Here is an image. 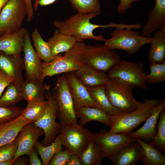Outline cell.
<instances>
[{
    "label": "cell",
    "mask_w": 165,
    "mask_h": 165,
    "mask_svg": "<svg viewBox=\"0 0 165 165\" xmlns=\"http://www.w3.org/2000/svg\"><path fill=\"white\" fill-rule=\"evenodd\" d=\"M79 156L82 165H101L104 158L101 147L92 138Z\"/></svg>",
    "instance_id": "27"
},
{
    "label": "cell",
    "mask_w": 165,
    "mask_h": 165,
    "mask_svg": "<svg viewBox=\"0 0 165 165\" xmlns=\"http://www.w3.org/2000/svg\"><path fill=\"white\" fill-rule=\"evenodd\" d=\"M86 88L98 107L108 115L115 116L125 114L111 104L106 94L103 85Z\"/></svg>",
    "instance_id": "24"
},
{
    "label": "cell",
    "mask_w": 165,
    "mask_h": 165,
    "mask_svg": "<svg viewBox=\"0 0 165 165\" xmlns=\"http://www.w3.org/2000/svg\"><path fill=\"white\" fill-rule=\"evenodd\" d=\"M141 145L144 152L141 160L144 165H165V156L158 149L150 143L143 141L138 138H135Z\"/></svg>",
    "instance_id": "28"
},
{
    "label": "cell",
    "mask_w": 165,
    "mask_h": 165,
    "mask_svg": "<svg viewBox=\"0 0 165 165\" xmlns=\"http://www.w3.org/2000/svg\"><path fill=\"white\" fill-rule=\"evenodd\" d=\"M144 156L143 149L136 140L126 145L107 157L114 165H135Z\"/></svg>",
    "instance_id": "14"
},
{
    "label": "cell",
    "mask_w": 165,
    "mask_h": 165,
    "mask_svg": "<svg viewBox=\"0 0 165 165\" xmlns=\"http://www.w3.org/2000/svg\"><path fill=\"white\" fill-rule=\"evenodd\" d=\"M24 108L16 105L0 106V125L11 121L21 115Z\"/></svg>",
    "instance_id": "36"
},
{
    "label": "cell",
    "mask_w": 165,
    "mask_h": 165,
    "mask_svg": "<svg viewBox=\"0 0 165 165\" xmlns=\"http://www.w3.org/2000/svg\"><path fill=\"white\" fill-rule=\"evenodd\" d=\"M162 100L145 99L134 111L117 116H110V133L129 134L145 121Z\"/></svg>",
    "instance_id": "3"
},
{
    "label": "cell",
    "mask_w": 165,
    "mask_h": 165,
    "mask_svg": "<svg viewBox=\"0 0 165 165\" xmlns=\"http://www.w3.org/2000/svg\"><path fill=\"white\" fill-rule=\"evenodd\" d=\"M75 37L64 34L57 29L47 41L54 56L70 49L79 40Z\"/></svg>",
    "instance_id": "25"
},
{
    "label": "cell",
    "mask_w": 165,
    "mask_h": 165,
    "mask_svg": "<svg viewBox=\"0 0 165 165\" xmlns=\"http://www.w3.org/2000/svg\"><path fill=\"white\" fill-rule=\"evenodd\" d=\"M31 37L35 50L41 60L45 62L52 61L54 56L49 43L42 38L37 28H35L33 30Z\"/></svg>",
    "instance_id": "30"
},
{
    "label": "cell",
    "mask_w": 165,
    "mask_h": 165,
    "mask_svg": "<svg viewBox=\"0 0 165 165\" xmlns=\"http://www.w3.org/2000/svg\"><path fill=\"white\" fill-rule=\"evenodd\" d=\"M17 147V137L11 142L1 146L0 162L13 159L16 154Z\"/></svg>",
    "instance_id": "37"
},
{
    "label": "cell",
    "mask_w": 165,
    "mask_h": 165,
    "mask_svg": "<svg viewBox=\"0 0 165 165\" xmlns=\"http://www.w3.org/2000/svg\"><path fill=\"white\" fill-rule=\"evenodd\" d=\"M100 14L92 13L82 14L77 13L63 21L55 20L53 26L62 33L73 36L78 40L92 39L104 41L106 39L102 34L96 35L93 31L98 28H106L110 27L122 28L123 24L111 22L106 25H98L92 23L91 20Z\"/></svg>",
    "instance_id": "1"
},
{
    "label": "cell",
    "mask_w": 165,
    "mask_h": 165,
    "mask_svg": "<svg viewBox=\"0 0 165 165\" xmlns=\"http://www.w3.org/2000/svg\"><path fill=\"white\" fill-rule=\"evenodd\" d=\"M40 78L24 79L21 85L23 100L28 102L44 100L46 92L50 89V85L43 84Z\"/></svg>",
    "instance_id": "20"
},
{
    "label": "cell",
    "mask_w": 165,
    "mask_h": 165,
    "mask_svg": "<svg viewBox=\"0 0 165 165\" xmlns=\"http://www.w3.org/2000/svg\"><path fill=\"white\" fill-rule=\"evenodd\" d=\"M27 30L22 27L15 32L0 35V51L16 56H21L23 51L25 35Z\"/></svg>",
    "instance_id": "18"
},
{
    "label": "cell",
    "mask_w": 165,
    "mask_h": 165,
    "mask_svg": "<svg viewBox=\"0 0 165 165\" xmlns=\"http://www.w3.org/2000/svg\"><path fill=\"white\" fill-rule=\"evenodd\" d=\"M66 165H82L79 156L72 154Z\"/></svg>",
    "instance_id": "45"
},
{
    "label": "cell",
    "mask_w": 165,
    "mask_h": 165,
    "mask_svg": "<svg viewBox=\"0 0 165 165\" xmlns=\"http://www.w3.org/2000/svg\"><path fill=\"white\" fill-rule=\"evenodd\" d=\"M27 15L24 0H9L0 12V35L20 30Z\"/></svg>",
    "instance_id": "9"
},
{
    "label": "cell",
    "mask_w": 165,
    "mask_h": 165,
    "mask_svg": "<svg viewBox=\"0 0 165 165\" xmlns=\"http://www.w3.org/2000/svg\"><path fill=\"white\" fill-rule=\"evenodd\" d=\"M72 154L67 149L62 150L55 154L50 160L49 165H66Z\"/></svg>",
    "instance_id": "38"
},
{
    "label": "cell",
    "mask_w": 165,
    "mask_h": 165,
    "mask_svg": "<svg viewBox=\"0 0 165 165\" xmlns=\"http://www.w3.org/2000/svg\"><path fill=\"white\" fill-rule=\"evenodd\" d=\"M165 109V99L162 100L160 103L155 108L149 116L145 121L144 125L137 130L129 134L131 138H138L149 143L155 137L156 124L160 115Z\"/></svg>",
    "instance_id": "17"
},
{
    "label": "cell",
    "mask_w": 165,
    "mask_h": 165,
    "mask_svg": "<svg viewBox=\"0 0 165 165\" xmlns=\"http://www.w3.org/2000/svg\"><path fill=\"white\" fill-rule=\"evenodd\" d=\"M92 138L101 147L104 158L136 140L135 138H131L128 133L112 134L104 129L97 133H93Z\"/></svg>",
    "instance_id": "12"
},
{
    "label": "cell",
    "mask_w": 165,
    "mask_h": 165,
    "mask_svg": "<svg viewBox=\"0 0 165 165\" xmlns=\"http://www.w3.org/2000/svg\"><path fill=\"white\" fill-rule=\"evenodd\" d=\"M44 134L43 130L36 126L33 122L29 123L24 126L16 137L18 147L13 160L20 156L27 155L38 138Z\"/></svg>",
    "instance_id": "15"
},
{
    "label": "cell",
    "mask_w": 165,
    "mask_h": 165,
    "mask_svg": "<svg viewBox=\"0 0 165 165\" xmlns=\"http://www.w3.org/2000/svg\"><path fill=\"white\" fill-rule=\"evenodd\" d=\"M35 146L40 156L43 165H48L54 155L64 148L59 134L57 136L54 141L49 145L44 146L38 141Z\"/></svg>",
    "instance_id": "29"
},
{
    "label": "cell",
    "mask_w": 165,
    "mask_h": 165,
    "mask_svg": "<svg viewBox=\"0 0 165 165\" xmlns=\"http://www.w3.org/2000/svg\"><path fill=\"white\" fill-rule=\"evenodd\" d=\"M9 0H0V12L2 9Z\"/></svg>",
    "instance_id": "47"
},
{
    "label": "cell",
    "mask_w": 165,
    "mask_h": 165,
    "mask_svg": "<svg viewBox=\"0 0 165 165\" xmlns=\"http://www.w3.org/2000/svg\"><path fill=\"white\" fill-rule=\"evenodd\" d=\"M76 116L79 119L80 124L83 126L92 121L101 122L105 125L110 126V116L97 107L85 106L76 110Z\"/></svg>",
    "instance_id": "23"
},
{
    "label": "cell",
    "mask_w": 165,
    "mask_h": 165,
    "mask_svg": "<svg viewBox=\"0 0 165 165\" xmlns=\"http://www.w3.org/2000/svg\"><path fill=\"white\" fill-rule=\"evenodd\" d=\"M73 72L82 83L87 87L103 86L109 79L106 72L86 64Z\"/></svg>",
    "instance_id": "21"
},
{
    "label": "cell",
    "mask_w": 165,
    "mask_h": 165,
    "mask_svg": "<svg viewBox=\"0 0 165 165\" xmlns=\"http://www.w3.org/2000/svg\"><path fill=\"white\" fill-rule=\"evenodd\" d=\"M46 97L47 103L44 113L42 117L34 123L37 127L42 129L45 136L41 143L47 146L54 140L59 134L60 123L56 121L57 118V105L56 99L50 89L47 91Z\"/></svg>",
    "instance_id": "10"
},
{
    "label": "cell",
    "mask_w": 165,
    "mask_h": 165,
    "mask_svg": "<svg viewBox=\"0 0 165 165\" xmlns=\"http://www.w3.org/2000/svg\"><path fill=\"white\" fill-rule=\"evenodd\" d=\"M0 69L5 75L12 78L14 81L21 85L24 79L23 58L6 54L0 51Z\"/></svg>",
    "instance_id": "19"
},
{
    "label": "cell",
    "mask_w": 165,
    "mask_h": 165,
    "mask_svg": "<svg viewBox=\"0 0 165 165\" xmlns=\"http://www.w3.org/2000/svg\"><path fill=\"white\" fill-rule=\"evenodd\" d=\"M86 45L83 40H79L64 55L60 53L49 62H42L40 79L44 80L47 76L73 72L79 69L86 64L84 59Z\"/></svg>",
    "instance_id": "2"
},
{
    "label": "cell",
    "mask_w": 165,
    "mask_h": 165,
    "mask_svg": "<svg viewBox=\"0 0 165 165\" xmlns=\"http://www.w3.org/2000/svg\"><path fill=\"white\" fill-rule=\"evenodd\" d=\"M47 103V100H45L28 102L21 115L28 121L35 122L43 115Z\"/></svg>",
    "instance_id": "32"
},
{
    "label": "cell",
    "mask_w": 165,
    "mask_h": 165,
    "mask_svg": "<svg viewBox=\"0 0 165 165\" xmlns=\"http://www.w3.org/2000/svg\"><path fill=\"white\" fill-rule=\"evenodd\" d=\"M84 59L86 64L106 72L120 60V57L118 54L104 45L86 44Z\"/></svg>",
    "instance_id": "11"
},
{
    "label": "cell",
    "mask_w": 165,
    "mask_h": 165,
    "mask_svg": "<svg viewBox=\"0 0 165 165\" xmlns=\"http://www.w3.org/2000/svg\"><path fill=\"white\" fill-rule=\"evenodd\" d=\"M26 2L27 10V21L30 22L34 18V13L32 3V0H24Z\"/></svg>",
    "instance_id": "42"
},
{
    "label": "cell",
    "mask_w": 165,
    "mask_h": 165,
    "mask_svg": "<svg viewBox=\"0 0 165 165\" xmlns=\"http://www.w3.org/2000/svg\"><path fill=\"white\" fill-rule=\"evenodd\" d=\"M155 137L149 143L160 151H165V109L161 113Z\"/></svg>",
    "instance_id": "34"
},
{
    "label": "cell",
    "mask_w": 165,
    "mask_h": 165,
    "mask_svg": "<svg viewBox=\"0 0 165 165\" xmlns=\"http://www.w3.org/2000/svg\"><path fill=\"white\" fill-rule=\"evenodd\" d=\"M38 151L34 146L27 155L29 157V165H42V161L38 156Z\"/></svg>",
    "instance_id": "39"
},
{
    "label": "cell",
    "mask_w": 165,
    "mask_h": 165,
    "mask_svg": "<svg viewBox=\"0 0 165 165\" xmlns=\"http://www.w3.org/2000/svg\"><path fill=\"white\" fill-rule=\"evenodd\" d=\"M92 133L83 126L77 123L60 124L58 134L64 147L72 154L79 156L92 138Z\"/></svg>",
    "instance_id": "7"
},
{
    "label": "cell",
    "mask_w": 165,
    "mask_h": 165,
    "mask_svg": "<svg viewBox=\"0 0 165 165\" xmlns=\"http://www.w3.org/2000/svg\"><path fill=\"white\" fill-rule=\"evenodd\" d=\"M149 50L148 59L150 63H163L165 61V31L155 32Z\"/></svg>",
    "instance_id": "26"
},
{
    "label": "cell",
    "mask_w": 165,
    "mask_h": 165,
    "mask_svg": "<svg viewBox=\"0 0 165 165\" xmlns=\"http://www.w3.org/2000/svg\"><path fill=\"white\" fill-rule=\"evenodd\" d=\"M57 0H34L33 5V9L37 11L39 5L41 6H46L53 3Z\"/></svg>",
    "instance_id": "43"
},
{
    "label": "cell",
    "mask_w": 165,
    "mask_h": 165,
    "mask_svg": "<svg viewBox=\"0 0 165 165\" xmlns=\"http://www.w3.org/2000/svg\"><path fill=\"white\" fill-rule=\"evenodd\" d=\"M66 76L76 110L89 106L98 107L84 86L74 72L64 73Z\"/></svg>",
    "instance_id": "16"
},
{
    "label": "cell",
    "mask_w": 165,
    "mask_h": 165,
    "mask_svg": "<svg viewBox=\"0 0 165 165\" xmlns=\"http://www.w3.org/2000/svg\"><path fill=\"white\" fill-rule=\"evenodd\" d=\"M14 81L12 78L5 75L0 69V97L9 84Z\"/></svg>",
    "instance_id": "41"
},
{
    "label": "cell",
    "mask_w": 165,
    "mask_h": 165,
    "mask_svg": "<svg viewBox=\"0 0 165 165\" xmlns=\"http://www.w3.org/2000/svg\"><path fill=\"white\" fill-rule=\"evenodd\" d=\"M103 86L111 104L125 114L135 110L140 103L133 95L135 86L120 79L109 78Z\"/></svg>",
    "instance_id": "4"
},
{
    "label": "cell",
    "mask_w": 165,
    "mask_h": 165,
    "mask_svg": "<svg viewBox=\"0 0 165 165\" xmlns=\"http://www.w3.org/2000/svg\"><path fill=\"white\" fill-rule=\"evenodd\" d=\"M74 9L82 14L101 12L100 0H68Z\"/></svg>",
    "instance_id": "33"
},
{
    "label": "cell",
    "mask_w": 165,
    "mask_h": 165,
    "mask_svg": "<svg viewBox=\"0 0 165 165\" xmlns=\"http://www.w3.org/2000/svg\"><path fill=\"white\" fill-rule=\"evenodd\" d=\"M52 93L57 103V118L60 124L78 123L76 110L64 73L58 77Z\"/></svg>",
    "instance_id": "6"
},
{
    "label": "cell",
    "mask_w": 165,
    "mask_h": 165,
    "mask_svg": "<svg viewBox=\"0 0 165 165\" xmlns=\"http://www.w3.org/2000/svg\"><path fill=\"white\" fill-rule=\"evenodd\" d=\"M141 62L120 60L107 72L109 78L120 79L143 90L148 89L147 74L144 70Z\"/></svg>",
    "instance_id": "8"
},
{
    "label": "cell",
    "mask_w": 165,
    "mask_h": 165,
    "mask_svg": "<svg viewBox=\"0 0 165 165\" xmlns=\"http://www.w3.org/2000/svg\"><path fill=\"white\" fill-rule=\"evenodd\" d=\"M149 68L150 73L147 75V85L165 82V61L150 63Z\"/></svg>",
    "instance_id": "35"
},
{
    "label": "cell",
    "mask_w": 165,
    "mask_h": 165,
    "mask_svg": "<svg viewBox=\"0 0 165 165\" xmlns=\"http://www.w3.org/2000/svg\"><path fill=\"white\" fill-rule=\"evenodd\" d=\"M14 160L13 159L0 162V165H13Z\"/></svg>",
    "instance_id": "46"
},
{
    "label": "cell",
    "mask_w": 165,
    "mask_h": 165,
    "mask_svg": "<svg viewBox=\"0 0 165 165\" xmlns=\"http://www.w3.org/2000/svg\"><path fill=\"white\" fill-rule=\"evenodd\" d=\"M141 0H120L119 3L117 8V12L119 14H123L130 7L133 2Z\"/></svg>",
    "instance_id": "40"
},
{
    "label": "cell",
    "mask_w": 165,
    "mask_h": 165,
    "mask_svg": "<svg viewBox=\"0 0 165 165\" xmlns=\"http://www.w3.org/2000/svg\"><path fill=\"white\" fill-rule=\"evenodd\" d=\"M4 94L0 97V106L16 105L23 100L21 85L14 81L9 83Z\"/></svg>",
    "instance_id": "31"
},
{
    "label": "cell",
    "mask_w": 165,
    "mask_h": 165,
    "mask_svg": "<svg viewBox=\"0 0 165 165\" xmlns=\"http://www.w3.org/2000/svg\"><path fill=\"white\" fill-rule=\"evenodd\" d=\"M23 51L26 79H40L42 62L33 47L30 35L27 30L25 35Z\"/></svg>",
    "instance_id": "13"
},
{
    "label": "cell",
    "mask_w": 165,
    "mask_h": 165,
    "mask_svg": "<svg viewBox=\"0 0 165 165\" xmlns=\"http://www.w3.org/2000/svg\"><path fill=\"white\" fill-rule=\"evenodd\" d=\"M31 121L21 115L9 122L0 125V147L13 141L22 127Z\"/></svg>",
    "instance_id": "22"
},
{
    "label": "cell",
    "mask_w": 165,
    "mask_h": 165,
    "mask_svg": "<svg viewBox=\"0 0 165 165\" xmlns=\"http://www.w3.org/2000/svg\"><path fill=\"white\" fill-rule=\"evenodd\" d=\"M22 156H18L14 160L13 165H27L29 164V159Z\"/></svg>",
    "instance_id": "44"
},
{
    "label": "cell",
    "mask_w": 165,
    "mask_h": 165,
    "mask_svg": "<svg viewBox=\"0 0 165 165\" xmlns=\"http://www.w3.org/2000/svg\"><path fill=\"white\" fill-rule=\"evenodd\" d=\"M111 35L110 38L104 41L105 46L112 50H124L131 55L152 40V38L143 36L138 31L130 28H115Z\"/></svg>",
    "instance_id": "5"
}]
</instances>
